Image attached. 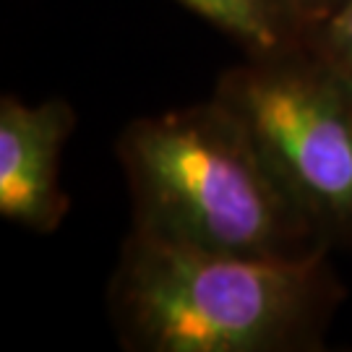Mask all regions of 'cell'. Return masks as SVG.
<instances>
[{
    "mask_svg": "<svg viewBox=\"0 0 352 352\" xmlns=\"http://www.w3.org/2000/svg\"><path fill=\"white\" fill-rule=\"evenodd\" d=\"M344 3H347V0H292V6H295V11H298V16L302 19V24H305L308 32H311L316 24L327 21L331 13L340 11Z\"/></svg>",
    "mask_w": 352,
    "mask_h": 352,
    "instance_id": "cell-7",
    "label": "cell"
},
{
    "mask_svg": "<svg viewBox=\"0 0 352 352\" xmlns=\"http://www.w3.org/2000/svg\"><path fill=\"white\" fill-rule=\"evenodd\" d=\"M308 47L352 84V0L308 32Z\"/></svg>",
    "mask_w": 352,
    "mask_h": 352,
    "instance_id": "cell-6",
    "label": "cell"
},
{
    "mask_svg": "<svg viewBox=\"0 0 352 352\" xmlns=\"http://www.w3.org/2000/svg\"><path fill=\"white\" fill-rule=\"evenodd\" d=\"M232 37L245 55H272L305 42L308 29L292 0H175Z\"/></svg>",
    "mask_w": 352,
    "mask_h": 352,
    "instance_id": "cell-5",
    "label": "cell"
},
{
    "mask_svg": "<svg viewBox=\"0 0 352 352\" xmlns=\"http://www.w3.org/2000/svg\"><path fill=\"white\" fill-rule=\"evenodd\" d=\"M115 154L141 235L266 261L331 253L248 128L214 97L131 120Z\"/></svg>",
    "mask_w": 352,
    "mask_h": 352,
    "instance_id": "cell-1",
    "label": "cell"
},
{
    "mask_svg": "<svg viewBox=\"0 0 352 352\" xmlns=\"http://www.w3.org/2000/svg\"><path fill=\"white\" fill-rule=\"evenodd\" d=\"M344 300L329 264L190 251L131 230L107 287L131 352H311Z\"/></svg>",
    "mask_w": 352,
    "mask_h": 352,
    "instance_id": "cell-2",
    "label": "cell"
},
{
    "mask_svg": "<svg viewBox=\"0 0 352 352\" xmlns=\"http://www.w3.org/2000/svg\"><path fill=\"white\" fill-rule=\"evenodd\" d=\"M248 128L272 170L334 248H352V84L302 42L245 60L212 94Z\"/></svg>",
    "mask_w": 352,
    "mask_h": 352,
    "instance_id": "cell-3",
    "label": "cell"
},
{
    "mask_svg": "<svg viewBox=\"0 0 352 352\" xmlns=\"http://www.w3.org/2000/svg\"><path fill=\"white\" fill-rule=\"evenodd\" d=\"M76 128V110L63 97L24 104L0 97V217L34 235L63 225L71 199L60 188V157Z\"/></svg>",
    "mask_w": 352,
    "mask_h": 352,
    "instance_id": "cell-4",
    "label": "cell"
}]
</instances>
